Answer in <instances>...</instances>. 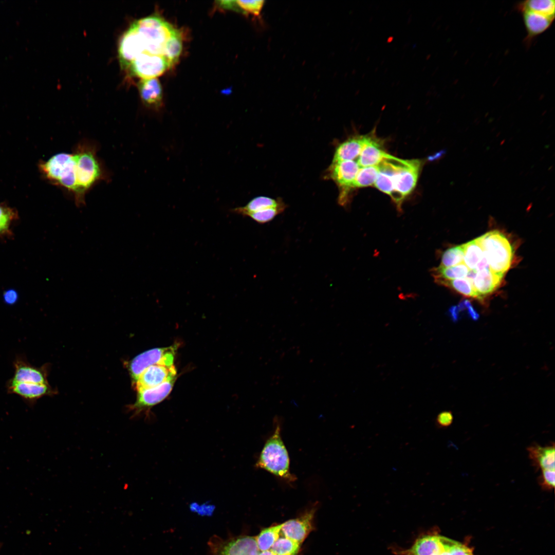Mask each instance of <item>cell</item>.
Here are the masks:
<instances>
[{
  "label": "cell",
  "instance_id": "5bb4252c",
  "mask_svg": "<svg viewBox=\"0 0 555 555\" xmlns=\"http://www.w3.org/2000/svg\"><path fill=\"white\" fill-rule=\"evenodd\" d=\"M452 540L437 535H425L418 539L404 555H441L449 547Z\"/></svg>",
  "mask_w": 555,
  "mask_h": 555
},
{
  "label": "cell",
  "instance_id": "4316f807",
  "mask_svg": "<svg viewBox=\"0 0 555 555\" xmlns=\"http://www.w3.org/2000/svg\"><path fill=\"white\" fill-rule=\"evenodd\" d=\"M182 48L181 33L176 30L167 42L164 49V57L172 67L177 62Z\"/></svg>",
  "mask_w": 555,
  "mask_h": 555
},
{
  "label": "cell",
  "instance_id": "ac0fdd59",
  "mask_svg": "<svg viewBox=\"0 0 555 555\" xmlns=\"http://www.w3.org/2000/svg\"><path fill=\"white\" fill-rule=\"evenodd\" d=\"M141 99L147 107L158 110L162 105V90L156 78L142 79L138 84Z\"/></svg>",
  "mask_w": 555,
  "mask_h": 555
},
{
  "label": "cell",
  "instance_id": "ab89813d",
  "mask_svg": "<svg viewBox=\"0 0 555 555\" xmlns=\"http://www.w3.org/2000/svg\"><path fill=\"white\" fill-rule=\"evenodd\" d=\"M448 313L453 321H457L459 318L460 312L457 306L451 307L448 310Z\"/></svg>",
  "mask_w": 555,
  "mask_h": 555
},
{
  "label": "cell",
  "instance_id": "e0dca14e",
  "mask_svg": "<svg viewBox=\"0 0 555 555\" xmlns=\"http://www.w3.org/2000/svg\"><path fill=\"white\" fill-rule=\"evenodd\" d=\"M387 154L382 147L381 140L373 132L368 135L367 141L357 162L360 168L378 165Z\"/></svg>",
  "mask_w": 555,
  "mask_h": 555
},
{
  "label": "cell",
  "instance_id": "f1b7e54d",
  "mask_svg": "<svg viewBox=\"0 0 555 555\" xmlns=\"http://www.w3.org/2000/svg\"><path fill=\"white\" fill-rule=\"evenodd\" d=\"M379 172L378 165L360 168L352 185V189L374 184Z\"/></svg>",
  "mask_w": 555,
  "mask_h": 555
},
{
  "label": "cell",
  "instance_id": "2e32d148",
  "mask_svg": "<svg viewBox=\"0 0 555 555\" xmlns=\"http://www.w3.org/2000/svg\"><path fill=\"white\" fill-rule=\"evenodd\" d=\"M527 32L525 43L529 46L535 38L546 31L552 24L554 18L529 11L522 12Z\"/></svg>",
  "mask_w": 555,
  "mask_h": 555
},
{
  "label": "cell",
  "instance_id": "f546056e",
  "mask_svg": "<svg viewBox=\"0 0 555 555\" xmlns=\"http://www.w3.org/2000/svg\"><path fill=\"white\" fill-rule=\"evenodd\" d=\"M301 544L286 537L279 538L270 549L275 555H297Z\"/></svg>",
  "mask_w": 555,
  "mask_h": 555
},
{
  "label": "cell",
  "instance_id": "d6a6232c",
  "mask_svg": "<svg viewBox=\"0 0 555 555\" xmlns=\"http://www.w3.org/2000/svg\"><path fill=\"white\" fill-rule=\"evenodd\" d=\"M286 207L271 208L249 214L251 217L257 223L263 224L273 220L278 215L282 213Z\"/></svg>",
  "mask_w": 555,
  "mask_h": 555
},
{
  "label": "cell",
  "instance_id": "52a82bcc",
  "mask_svg": "<svg viewBox=\"0 0 555 555\" xmlns=\"http://www.w3.org/2000/svg\"><path fill=\"white\" fill-rule=\"evenodd\" d=\"M177 350V345L155 348L146 350L134 358L129 365L132 378L135 382L148 367L156 364L172 366Z\"/></svg>",
  "mask_w": 555,
  "mask_h": 555
},
{
  "label": "cell",
  "instance_id": "d590c367",
  "mask_svg": "<svg viewBox=\"0 0 555 555\" xmlns=\"http://www.w3.org/2000/svg\"><path fill=\"white\" fill-rule=\"evenodd\" d=\"M448 550L449 555H473L469 548L453 540Z\"/></svg>",
  "mask_w": 555,
  "mask_h": 555
},
{
  "label": "cell",
  "instance_id": "7c38bea8",
  "mask_svg": "<svg viewBox=\"0 0 555 555\" xmlns=\"http://www.w3.org/2000/svg\"><path fill=\"white\" fill-rule=\"evenodd\" d=\"M175 366L156 364L146 368L139 376L135 383L137 390L157 386L164 382L176 378Z\"/></svg>",
  "mask_w": 555,
  "mask_h": 555
},
{
  "label": "cell",
  "instance_id": "f35d334b",
  "mask_svg": "<svg viewBox=\"0 0 555 555\" xmlns=\"http://www.w3.org/2000/svg\"><path fill=\"white\" fill-rule=\"evenodd\" d=\"M466 305V310H467L468 315L473 320H476L479 318V314L472 306L470 302L468 300H464Z\"/></svg>",
  "mask_w": 555,
  "mask_h": 555
},
{
  "label": "cell",
  "instance_id": "44dd1931",
  "mask_svg": "<svg viewBox=\"0 0 555 555\" xmlns=\"http://www.w3.org/2000/svg\"><path fill=\"white\" fill-rule=\"evenodd\" d=\"M503 276L494 273L490 269L477 272L472 284L478 300H483L485 296L494 291L501 284Z\"/></svg>",
  "mask_w": 555,
  "mask_h": 555
},
{
  "label": "cell",
  "instance_id": "8fae6325",
  "mask_svg": "<svg viewBox=\"0 0 555 555\" xmlns=\"http://www.w3.org/2000/svg\"><path fill=\"white\" fill-rule=\"evenodd\" d=\"M315 511V508H311L299 517L282 524L281 531L285 537L301 544L312 530Z\"/></svg>",
  "mask_w": 555,
  "mask_h": 555
},
{
  "label": "cell",
  "instance_id": "60d3db41",
  "mask_svg": "<svg viewBox=\"0 0 555 555\" xmlns=\"http://www.w3.org/2000/svg\"><path fill=\"white\" fill-rule=\"evenodd\" d=\"M490 269V267H489V265L488 264V262L487 261V258H486V257H485V256L484 255V256L483 257L482 260L479 262V263L476 265L474 270H475L476 272H478L479 271H481V270H484V269Z\"/></svg>",
  "mask_w": 555,
  "mask_h": 555
},
{
  "label": "cell",
  "instance_id": "cb8c5ba5",
  "mask_svg": "<svg viewBox=\"0 0 555 555\" xmlns=\"http://www.w3.org/2000/svg\"><path fill=\"white\" fill-rule=\"evenodd\" d=\"M434 280L436 283L451 288L465 296L478 299V295L474 290L472 283L466 278L451 280L439 278L434 279Z\"/></svg>",
  "mask_w": 555,
  "mask_h": 555
},
{
  "label": "cell",
  "instance_id": "b9f144b4",
  "mask_svg": "<svg viewBox=\"0 0 555 555\" xmlns=\"http://www.w3.org/2000/svg\"><path fill=\"white\" fill-rule=\"evenodd\" d=\"M258 555H275V554L273 552H272L270 550H266V551H261V552H260L258 553Z\"/></svg>",
  "mask_w": 555,
  "mask_h": 555
},
{
  "label": "cell",
  "instance_id": "9a60e30c",
  "mask_svg": "<svg viewBox=\"0 0 555 555\" xmlns=\"http://www.w3.org/2000/svg\"><path fill=\"white\" fill-rule=\"evenodd\" d=\"M6 387L9 394L19 396L30 406H32L38 399L50 395L52 392L47 384L8 381Z\"/></svg>",
  "mask_w": 555,
  "mask_h": 555
},
{
  "label": "cell",
  "instance_id": "4fadbf2b",
  "mask_svg": "<svg viewBox=\"0 0 555 555\" xmlns=\"http://www.w3.org/2000/svg\"><path fill=\"white\" fill-rule=\"evenodd\" d=\"M13 366L14 375L8 381L47 384L45 367L33 366L24 356H17L13 361Z\"/></svg>",
  "mask_w": 555,
  "mask_h": 555
},
{
  "label": "cell",
  "instance_id": "8992f818",
  "mask_svg": "<svg viewBox=\"0 0 555 555\" xmlns=\"http://www.w3.org/2000/svg\"><path fill=\"white\" fill-rule=\"evenodd\" d=\"M211 555H258L255 537L240 535L224 540L214 535L208 543Z\"/></svg>",
  "mask_w": 555,
  "mask_h": 555
},
{
  "label": "cell",
  "instance_id": "3957f363",
  "mask_svg": "<svg viewBox=\"0 0 555 555\" xmlns=\"http://www.w3.org/2000/svg\"><path fill=\"white\" fill-rule=\"evenodd\" d=\"M131 25L138 33L143 53L164 57L166 44L176 29L156 15L143 17Z\"/></svg>",
  "mask_w": 555,
  "mask_h": 555
},
{
  "label": "cell",
  "instance_id": "ba28073f",
  "mask_svg": "<svg viewBox=\"0 0 555 555\" xmlns=\"http://www.w3.org/2000/svg\"><path fill=\"white\" fill-rule=\"evenodd\" d=\"M360 167L357 161L345 160L332 162L328 169V176L340 189L339 202L342 206L348 202V193Z\"/></svg>",
  "mask_w": 555,
  "mask_h": 555
},
{
  "label": "cell",
  "instance_id": "836d02e7",
  "mask_svg": "<svg viewBox=\"0 0 555 555\" xmlns=\"http://www.w3.org/2000/svg\"><path fill=\"white\" fill-rule=\"evenodd\" d=\"M236 3L240 11L258 16L263 7L264 1L262 0L236 1Z\"/></svg>",
  "mask_w": 555,
  "mask_h": 555
},
{
  "label": "cell",
  "instance_id": "7a4b0ae2",
  "mask_svg": "<svg viewBox=\"0 0 555 555\" xmlns=\"http://www.w3.org/2000/svg\"><path fill=\"white\" fill-rule=\"evenodd\" d=\"M289 465L288 453L281 437L280 424L276 422L274 431L266 440L255 467L291 483L296 477L290 473Z\"/></svg>",
  "mask_w": 555,
  "mask_h": 555
},
{
  "label": "cell",
  "instance_id": "6da1fadb",
  "mask_svg": "<svg viewBox=\"0 0 555 555\" xmlns=\"http://www.w3.org/2000/svg\"><path fill=\"white\" fill-rule=\"evenodd\" d=\"M97 151L95 142L82 140L71 153L52 156L41 162L39 169L46 180L70 194L80 207L85 205L86 195L95 185L109 178Z\"/></svg>",
  "mask_w": 555,
  "mask_h": 555
},
{
  "label": "cell",
  "instance_id": "74e56055",
  "mask_svg": "<svg viewBox=\"0 0 555 555\" xmlns=\"http://www.w3.org/2000/svg\"><path fill=\"white\" fill-rule=\"evenodd\" d=\"M17 293L13 290H9L5 291L4 294L5 301L9 304L14 303L17 299Z\"/></svg>",
  "mask_w": 555,
  "mask_h": 555
},
{
  "label": "cell",
  "instance_id": "d6986e66",
  "mask_svg": "<svg viewBox=\"0 0 555 555\" xmlns=\"http://www.w3.org/2000/svg\"><path fill=\"white\" fill-rule=\"evenodd\" d=\"M532 465L537 470H554L555 448L551 445L542 447L533 443L527 448Z\"/></svg>",
  "mask_w": 555,
  "mask_h": 555
},
{
  "label": "cell",
  "instance_id": "e575fe53",
  "mask_svg": "<svg viewBox=\"0 0 555 555\" xmlns=\"http://www.w3.org/2000/svg\"><path fill=\"white\" fill-rule=\"evenodd\" d=\"M554 470H543L539 477L538 483L544 490L550 491L554 489L555 485Z\"/></svg>",
  "mask_w": 555,
  "mask_h": 555
},
{
  "label": "cell",
  "instance_id": "5b68a950",
  "mask_svg": "<svg viewBox=\"0 0 555 555\" xmlns=\"http://www.w3.org/2000/svg\"><path fill=\"white\" fill-rule=\"evenodd\" d=\"M421 162L419 160L400 159L392 177L393 193L391 196L399 210L404 199L414 189L418 180Z\"/></svg>",
  "mask_w": 555,
  "mask_h": 555
},
{
  "label": "cell",
  "instance_id": "603a6c76",
  "mask_svg": "<svg viewBox=\"0 0 555 555\" xmlns=\"http://www.w3.org/2000/svg\"><path fill=\"white\" fill-rule=\"evenodd\" d=\"M515 8L519 12L529 11L554 18L555 1L553 0H527L518 3Z\"/></svg>",
  "mask_w": 555,
  "mask_h": 555
},
{
  "label": "cell",
  "instance_id": "277c9868",
  "mask_svg": "<svg viewBox=\"0 0 555 555\" xmlns=\"http://www.w3.org/2000/svg\"><path fill=\"white\" fill-rule=\"evenodd\" d=\"M491 270L504 275L510 268L514 250L508 239L498 231L488 232L476 238Z\"/></svg>",
  "mask_w": 555,
  "mask_h": 555
},
{
  "label": "cell",
  "instance_id": "8d00e7d4",
  "mask_svg": "<svg viewBox=\"0 0 555 555\" xmlns=\"http://www.w3.org/2000/svg\"><path fill=\"white\" fill-rule=\"evenodd\" d=\"M453 416L451 411H443L439 413L436 418V422L440 428H447L453 422Z\"/></svg>",
  "mask_w": 555,
  "mask_h": 555
},
{
  "label": "cell",
  "instance_id": "7bdbcfd3",
  "mask_svg": "<svg viewBox=\"0 0 555 555\" xmlns=\"http://www.w3.org/2000/svg\"><path fill=\"white\" fill-rule=\"evenodd\" d=\"M450 545H451V544H450ZM449 547H450V546H449ZM448 549H449V548H448ZM448 549H447V550L446 551H445L444 552H443V553H442V554H441V555H449V553H448Z\"/></svg>",
  "mask_w": 555,
  "mask_h": 555
},
{
  "label": "cell",
  "instance_id": "7402d4cb",
  "mask_svg": "<svg viewBox=\"0 0 555 555\" xmlns=\"http://www.w3.org/2000/svg\"><path fill=\"white\" fill-rule=\"evenodd\" d=\"M286 207L280 199H275L267 196H258L251 199L246 205L231 210L234 213L243 216L271 208Z\"/></svg>",
  "mask_w": 555,
  "mask_h": 555
},
{
  "label": "cell",
  "instance_id": "d4e9b609",
  "mask_svg": "<svg viewBox=\"0 0 555 555\" xmlns=\"http://www.w3.org/2000/svg\"><path fill=\"white\" fill-rule=\"evenodd\" d=\"M464 250V263L470 270H474L484 256L483 250L476 238L462 245Z\"/></svg>",
  "mask_w": 555,
  "mask_h": 555
},
{
  "label": "cell",
  "instance_id": "ffe728a7",
  "mask_svg": "<svg viewBox=\"0 0 555 555\" xmlns=\"http://www.w3.org/2000/svg\"><path fill=\"white\" fill-rule=\"evenodd\" d=\"M367 138L368 135L353 136L340 143L336 149L332 162L354 160L358 157Z\"/></svg>",
  "mask_w": 555,
  "mask_h": 555
},
{
  "label": "cell",
  "instance_id": "30bf717a",
  "mask_svg": "<svg viewBox=\"0 0 555 555\" xmlns=\"http://www.w3.org/2000/svg\"><path fill=\"white\" fill-rule=\"evenodd\" d=\"M128 68L133 74L146 79L160 76L171 66L163 56L143 53L131 62Z\"/></svg>",
  "mask_w": 555,
  "mask_h": 555
},
{
  "label": "cell",
  "instance_id": "4dcf8cb0",
  "mask_svg": "<svg viewBox=\"0 0 555 555\" xmlns=\"http://www.w3.org/2000/svg\"><path fill=\"white\" fill-rule=\"evenodd\" d=\"M464 250L461 245L452 247L446 250L442 254L439 266L450 267L463 263Z\"/></svg>",
  "mask_w": 555,
  "mask_h": 555
},
{
  "label": "cell",
  "instance_id": "83f0119b",
  "mask_svg": "<svg viewBox=\"0 0 555 555\" xmlns=\"http://www.w3.org/2000/svg\"><path fill=\"white\" fill-rule=\"evenodd\" d=\"M281 524L271 526L263 529L255 537L258 550L264 551L270 550L280 536Z\"/></svg>",
  "mask_w": 555,
  "mask_h": 555
},
{
  "label": "cell",
  "instance_id": "1f68e13d",
  "mask_svg": "<svg viewBox=\"0 0 555 555\" xmlns=\"http://www.w3.org/2000/svg\"><path fill=\"white\" fill-rule=\"evenodd\" d=\"M17 215L15 210L0 203V236L10 234L11 225L16 219Z\"/></svg>",
  "mask_w": 555,
  "mask_h": 555
},
{
  "label": "cell",
  "instance_id": "9c48e42d",
  "mask_svg": "<svg viewBox=\"0 0 555 555\" xmlns=\"http://www.w3.org/2000/svg\"><path fill=\"white\" fill-rule=\"evenodd\" d=\"M176 379L167 380L154 387L138 390L135 402L128 406L133 412V416L149 412L150 408L165 399L171 393Z\"/></svg>",
  "mask_w": 555,
  "mask_h": 555
},
{
  "label": "cell",
  "instance_id": "484cf974",
  "mask_svg": "<svg viewBox=\"0 0 555 555\" xmlns=\"http://www.w3.org/2000/svg\"><path fill=\"white\" fill-rule=\"evenodd\" d=\"M469 270L470 269L463 262L450 267L438 266L433 268L432 272L434 279L451 280L466 278Z\"/></svg>",
  "mask_w": 555,
  "mask_h": 555
}]
</instances>
